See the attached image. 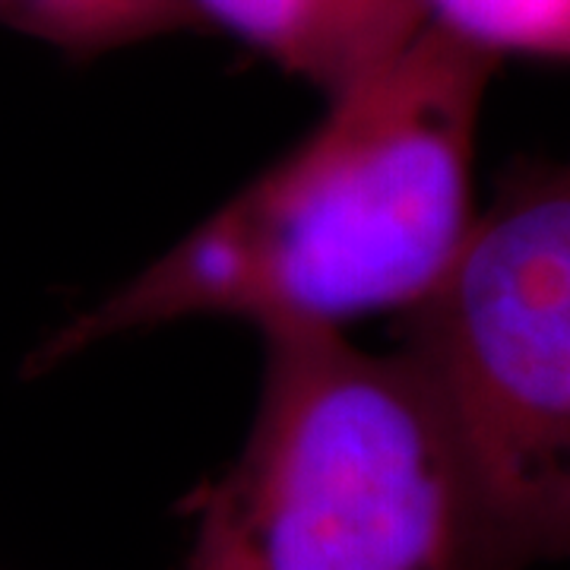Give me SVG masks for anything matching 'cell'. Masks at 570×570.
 Masks as SVG:
<instances>
[{"label": "cell", "instance_id": "8992f818", "mask_svg": "<svg viewBox=\"0 0 570 570\" xmlns=\"http://www.w3.org/2000/svg\"><path fill=\"white\" fill-rule=\"evenodd\" d=\"M428 22L491 58L570 61V0H422Z\"/></svg>", "mask_w": 570, "mask_h": 570}, {"label": "cell", "instance_id": "6da1fadb", "mask_svg": "<svg viewBox=\"0 0 570 570\" xmlns=\"http://www.w3.org/2000/svg\"><path fill=\"white\" fill-rule=\"evenodd\" d=\"M498 63L428 22L326 99L324 121L285 159L58 330L41 365L190 317L273 336L419 305L475 219V134Z\"/></svg>", "mask_w": 570, "mask_h": 570}, {"label": "cell", "instance_id": "3957f363", "mask_svg": "<svg viewBox=\"0 0 570 570\" xmlns=\"http://www.w3.org/2000/svg\"><path fill=\"white\" fill-rule=\"evenodd\" d=\"M400 346L466 469L498 570L570 558V159L513 168Z\"/></svg>", "mask_w": 570, "mask_h": 570}, {"label": "cell", "instance_id": "5b68a950", "mask_svg": "<svg viewBox=\"0 0 570 570\" xmlns=\"http://www.w3.org/2000/svg\"><path fill=\"white\" fill-rule=\"evenodd\" d=\"M0 22L67 55H102L200 29L184 0H0Z\"/></svg>", "mask_w": 570, "mask_h": 570}, {"label": "cell", "instance_id": "7a4b0ae2", "mask_svg": "<svg viewBox=\"0 0 570 570\" xmlns=\"http://www.w3.org/2000/svg\"><path fill=\"white\" fill-rule=\"evenodd\" d=\"M235 463L187 498L178 570H498L466 469L403 352L264 336Z\"/></svg>", "mask_w": 570, "mask_h": 570}, {"label": "cell", "instance_id": "277c9868", "mask_svg": "<svg viewBox=\"0 0 570 570\" xmlns=\"http://www.w3.org/2000/svg\"><path fill=\"white\" fill-rule=\"evenodd\" d=\"M200 26L311 82L326 99L371 77L428 26L422 0H184Z\"/></svg>", "mask_w": 570, "mask_h": 570}]
</instances>
